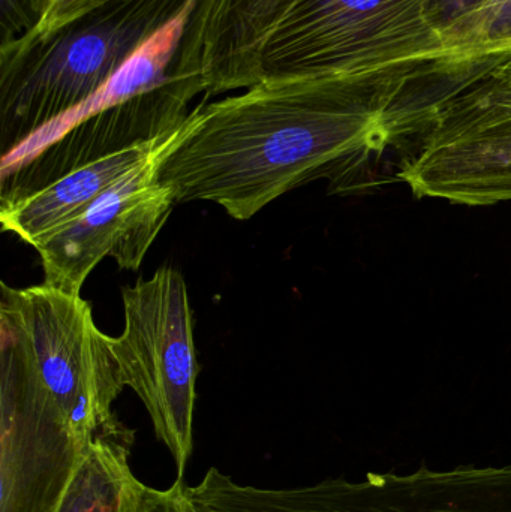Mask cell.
I'll list each match as a JSON object with an SVG mask.
<instances>
[{
	"instance_id": "cell-9",
	"label": "cell",
	"mask_w": 511,
	"mask_h": 512,
	"mask_svg": "<svg viewBox=\"0 0 511 512\" xmlns=\"http://www.w3.org/2000/svg\"><path fill=\"white\" fill-rule=\"evenodd\" d=\"M297 0H198L180 41L176 69L200 75L206 95L260 83L258 57Z\"/></svg>"
},
{
	"instance_id": "cell-13",
	"label": "cell",
	"mask_w": 511,
	"mask_h": 512,
	"mask_svg": "<svg viewBox=\"0 0 511 512\" xmlns=\"http://www.w3.org/2000/svg\"><path fill=\"white\" fill-rule=\"evenodd\" d=\"M431 116L511 119V56L456 75L432 105Z\"/></svg>"
},
{
	"instance_id": "cell-5",
	"label": "cell",
	"mask_w": 511,
	"mask_h": 512,
	"mask_svg": "<svg viewBox=\"0 0 511 512\" xmlns=\"http://www.w3.org/2000/svg\"><path fill=\"white\" fill-rule=\"evenodd\" d=\"M125 328L110 337L120 379L146 406L159 441L170 450L177 478L194 448L198 366L188 288L180 271L164 267L123 289Z\"/></svg>"
},
{
	"instance_id": "cell-4",
	"label": "cell",
	"mask_w": 511,
	"mask_h": 512,
	"mask_svg": "<svg viewBox=\"0 0 511 512\" xmlns=\"http://www.w3.org/2000/svg\"><path fill=\"white\" fill-rule=\"evenodd\" d=\"M0 384L26 391L62 412L83 444L131 432L114 402L125 385L105 336L81 295L53 286L11 288L0 300Z\"/></svg>"
},
{
	"instance_id": "cell-17",
	"label": "cell",
	"mask_w": 511,
	"mask_h": 512,
	"mask_svg": "<svg viewBox=\"0 0 511 512\" xmlns=\"http://www.w3.org/2000/svg\"><path fill=\"white\" fill-rule=\"evenodd\" d=\"M483 2L485 0H431L429 20L444 39L453 27L477 11Z\"/></svg>"
},
{
	"instance_id": "cell-19",
	"label": "cell",
	"mask_w": 511,
	"mask_h": 512,
	"mask_svg": "<svg viewBox=\"0 0 511 512\" xmlns=\"http://www.w3.org/2000/svg\"><path fill=\"white\" fill-rule=\"evenodd\" d=\"M185 498H186V496H185ZM186 501H188V499H186ZM188 505H189V511H191V512H209V511L204 510V508L198 507V505H192V504H189V502H188Z\"/></svg>"
},
{
	"instance_id": "cell-3",
	"label": "cell",
	"mask_w": 511,
	"mask_h": 512,
	"mask_svg": "<svg viewBox=\"0 0 511 512\" xmlns=\"http://www.w3.org/2000/svg\"><path fill=\"white\" fill-rule=\"evenodd\" d=\"M197 0H104L45 36L0 48L3 155L102 89Z\"/></svg>"
},
{
	"instance_id": "cell-12",
	"label": "cell",
	"mask_w": 511,
	"mask_h": 512,
	"mask_svg": "<svg viewBox=\"0 0 511 512\" xmlns=\"http://www.w3.org/2000/svg\"><path fill=\"white\" fill-rule=\"evenodd\" d=\"M134 433L98 435L84 451L57 512H135L141 481L132 472Z\"/></svg>"
},
{
	"instance_id": "cell-10",
	"label": "cell",
	"mask_w": 511,
	"mask_h": 512,
	"mask_svg": "<svg viewBox=\"0 0 511 512\" xmlns=\"http://www.w3.org/2000/svg\"><path fill=\"white\" fill-rule=\"evenodd\" d=\"M180 128L168 137L80 165L32 194L0 201L3 230L20 237L27 245H35L39 239L80 215L92 201L131 171L167 152Z\"/></svg>"
},
{
	"instance_id": "cell-11",
	"label": "cell",
	"mask_w": 511,
	"mask_h": 512,
	"mask_svg": "<svg viewBox=\"0 0 511 512\" xmlns=\"http://www.w3.org/2000/svg\"><path fill=\"white\" fill-rule=\"evenodd\" d=\"M192 9L177 18L170 26L165 27L155 38L150 39L92 98L87 99L80 107L69 111L56 122L50 123L41 131L36 132L17 149L3 155L0 171L17 167L30 156L44 149L51 141L65 134L72 126L80 123L81 120L87 119L99 111L114 107V105L122 104L128 99L147 92V90L155 89L159 84L164 83L173 74L180 41H182Z\"/></svg>"
},
{
	"instance_id": "cell-1",
	"label": "cell",
	"mask_w": 511,
	"mask_h": 512,
	"mask_svg": "<svg viewBox=\"0 0 511 512\" xmlns=\"http://www.w3.org/2000/svg\"><path fill=\"white\" fill-rule=\"evenodd\" d=\"M408 89L345 80L261 81L189 113L158 180L176 203L248 221L312 180H336L416 134Z\"/></svg>"
},
{
	"instance_id": "cell-15",
	"label": "cell",
	"mask_w": 511,
	"mask_h": 512,
	"mask_svg": "<svg viewBox=\"0 0 511 512\" xmlns=\"http://www.w3.org/2000/svg\"><path fill=\"white\" fill-rule=\"evenodd\" d=\"M50 0H0V48L35 33Z\"/></svg>"
},
{
	"instance_id": "cell-6",
	"label": "cell",
	"mask_w": 511,
	"mask_h": 512,
	"mask_svg": "<svg viewBox=\"0 0 511 512\" xmlns=\"http://www.w3.org/2000/svg\"><path fill=\"white\" fill-rule=\"evenodd\" d=\"M212 512H511V465L327 478L296 489H258L221 475Z\"/></svg>"
},
{
	"instance_id": "cell-14",
	"label": "cell",
	"mask_w": 511,
	"mask_h": 512,
	"mask_svg": "<svg viewBox=\"0 0 511 512\" xmlns=\"http://www.w3.org/2000/svg\"><path fill=\"white\" fill-rule=\"evenodd\" d=\"M443 75L461 74L479 63L511 56V0H485L446 36Z\"/></svg>"
},
{
	"instance_id": "cell-7",
	"label": "cell",
	"mask_w": 511,
	"mask_h": 512,
	"mask_svg": "<svg viewBox=\"0 0 511 512\" xmlns=\"http://www.w3.org/2000/svg\"><path fill=\"white\" fill-rule=\"evenodd\" d=\"M165 153L131 171L32 246L41 256L45 285L80 295L90 271L107 256L125 270L140 268L176 204L158 180Z\"/></svg>"
},
{
	"instance_id": "cell-18",
	"label": "cell",
	"mask_w": 511,
	"mask_h": 512,
	"mask_svg": "<svg viewBox=\"0 0 511 512\" xmlns=\"http://www.w3.org/2000/svg\"><path fill=\"white\" fill-rule=\"evenodd\" d=\"M104 0H50L48 2L47 11L44 18L35 33L29 36H45L50 35L59 27L65 26L69 21L77 18L78 15L92 9L93 6Z\"/></svg>"
},
{
	"instance_id": "cell-8",
	"label": "cell",
	"mask_w": 511,
	"mask_h": 512,
	"mask_svg": "<svg viewBox=\"0 0 511 512\" xmlns=\"http://www.w3.org/2000/svg\"><path fill=\"white\" fill-rule=\"evenodd\" d=\"M89 445L62 412L0 385V512H57Z\"/></svg>"
},
{
	"instance_id": "cell-2",
	"label": "cell",
	"mask_w": 511,
	"mask_h": 512,
	"mask_svg": "<svg viewBox=\"0 0 511 512\" xmlns=\"http://www.w3.org/2000/svg\"><path fill=\"white\" fill-rule=\"evenodd\" d=\"M431 0H297L258 57L261 81L345 80L410 89L443 77Z\"/></svg>"
},
{
	"instance_id": "cell-16",
	"label": "cell",
	"mask_w": 511,
	"mask_h": 512,
	"mask_svg": "<svg viewBox=\"0 0 511 512\" xmlns=\"http://www.w3.org/2000/svg\"><path fill=\"white\" fill-rule=\"evenodd\" d=\"M135 512H191L185 498V483L177 478L170 489L156 490L141 484Z\"/></svg>"
}]
</instances>
